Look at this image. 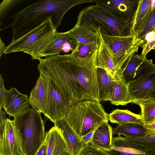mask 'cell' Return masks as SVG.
<instances>
[{
	"label": "cell",
	"instance_id": "obj_4",
	"mask_svg": "<svg viewBox=\"0 0 155 155\" xmlns=\"http://www.w3.org/2000/svg\"><path fill=\"white\" fill-rule=\"evenodd\" d=\"M64 118L80 140L109 120V115L100 102L91 100H83L74 105Z\"/></svg>",
	"mask_w": 155,
	"mask_h": 155
},
{
	"label": "cell",
	"instance_id": "obj_21",
	"mask_svg": "<svg viewBox=\"0 0 155 155\" xmlns=\"http://www.w3.org/2000/svg\"><path fill=\"white\" fill-rule=\"evenodd\" d=\"M68 31L78 42L99 47L100 39L97 32L94 31L86 26L76 24Z\"/></svg>",
	"mask_w": 155,
	"mask_h": 155
},
{
	"label": "cell",
	"instance_id": "obj_34",
	"mask_svg": "<svg viewBox=\"0 0 155 155\" xmlns=\"http://www.w3.org/2000/svg\"><path fill=\"white\" fill-rule=\"evenodd\" d=\"M48 145V139L46 136L44 143L35 155H47Z\"/></svg>",
	"mask_w": 155,
	"mask_h": 155
},
{
	"label": "cell",
	"instance_id": "obj_6",
	"mask_svg": "<svg viewBox=\"0 0 155 155\" xmlns=\"http://www.w3.org/2000/svg\"><path fill=\"white\" fill-rule=\"evenodd\" d=\"M56 29L50 18L18 39L12 40L6 46L4 54L21 51L30 54L32 60H39L54 38Z\"/></svg>",
	"mask_w": 155,
	"mask_h": 155
},
{
	"label": "cell",
	"instance_id": "obj_15",
	"mask_svg": "<svg viewBox=\"0 0 155 155\" xmlns=\"http://www.w3.org/2000/svg\"><path fill=\"white\" fill-rule=\"evenodd\" d=\"M54 126L61 132L67 144L70 155H79L87 145L81 141L64 117L56 120Z\"/></svg>",
	"mask_w": 155,
	"mask_h": 155
},
{
	"label": "cell",
	"instance_id": "obj_8",
	"mask_svg": "<svg viewBox=\"0 0 155 155\" xmlns=\"http://www.w3.org/2000/svg\"><path fill=\"white\" fill-rule=\"evenodd\" d=\"M47 92V104L44 114L54 123L64 117L74 105L61 92L58 86L50 78L41 72Z\"/></svg>",
	"mask_w": 155,
	"mask_h": 155
},
{
	"label": "cell",
	"instance_id": "obj_24",
	"mask_svg": "<svg viewBox=\"0 0 155 155\" xmlns=\"http://www.w3.org/2000/svg\"><path fill=\"white\" fill-rule=\"evenodd\" d=\"M155 8V0H140L133 22L134 34L135 35L142 28Z\"/></svg>",
	"mask_w": 155,
	"mask_h": 155
},
{
	"label": "cell",
	"instance_id": "obj_7",
	"mask_svg": "<svg viewBox=\"0 0 155 155\" xmlns=\"http://www.w3.org/2000/svg\"><path fill=\"white\" fill-rule=\"evenodd\" d=\"M100 33L117 72L123 64L138 51L139 47L136 42L135 35L120 36Z\"/></svg>",
	"mask_w": 155,
	"mask_h": 155
},
{
	"label": "cell",
	"instance_id": "obj_38",
	"mask_svg": "<svg viewBox=\"0 0 155 155\" xmlns=\"http://www.w3.org/2000/svg\"><path fill=\"white\" fill-rule=\"evenodd\" d=\"M0 57H1L2 54H4L6 46H5L4 43L2 41L0 38Z\"/></svg>",
	"mask_w": 155,
	"mask_h": 155
},
{
	"label": "cell",
	"instance_id": "obj_28",
	"mask_svg": "<svg viewBox=\"0 0 155 155\" xmlns=\"http://www.w3.org/2000/svg\"><path fill=\"white\" fill-rule=\"evenodd\" d=\"M138 47L142 48L140 56H146L151 50L155 49V26L137 43Z\"/></svg>",
	"mask_w": 155,
	"mask_h": 155
},
{
	"label": "cell",
	"instance_id": "obj_1",
	"mask_svg": "<svg viewBox=\"0 0 155 155\" xmlns=\"http://www.w3.org/2000/svg\"><path fill=\"white\" fill-rule=\"evenodd\" d=\"M97 50L83 58L71 54L49 56L39 60L38 69L51 79L74 105L85 100L100 101L97 78Z\"/></svg>",
	"mask_w": 155,
	"mask_h": 155
},
{
	"label": "cell",
	"instance_id": "obj_40",
	"mask_svg": "<svg viewBox=\"0 0 155 155\" xmlns=\"http://www.w3.org/2000/svg\"><path fill=\"white\" fill-rule=\"evenodd\" d=\"M66 155H70L69 153H68V154H67Z\"/></svg>",
	"mask_w": 155,
	"mask_h": 155
},
{
	"label": "cell",
	"instance_id": "obj_16",
	"mask_svg": "<svg viewBox=\"0 0 155 155\" xmlns=\"http://www.w3.org/2000/svg\"><path fill=\"white\" fill-rule=\"evenodd\" d=\"M128 88L132 97L135 101L150 99L155 89V72L130 83Z\"/></svg>",
	"mask_w": 155,
	"mask_h": 155
},
{
	"label": "cell",
	"instance_id": "obj_27",
	"mask_svg": "<svg viewBox=\"0 0 155 155\" xmlns=\"http://www.w3.org/2000/svg\"><path fill=\"white\" fill-rule=\"evenodd\" d=\"M134 103L138 104L141 108L140 115L144 125L155 120V100L149 99L136 101Z\"/></svg>",
	"mask_w": 155,
	"mask_h": 155
},
{
	"label": "cell",
	"instance_id": "obj_11",
	"mask_svg": "<svg viewBox=\"0 0 155 155\" xmlns=\"http://www.w3.org/2000/svg\"><path fill=\"white\" fill-rule=\"evenodd\" d=\"M107 151L111 155H155V151L138 141L121 135L113 137L111 148Z\"/></svg>",
	"mask_w": 155,
	"mask_h": 155
},
{
	"label": "cell",
	"instance_id": "obj_14",
	"mask_svg": "<svg viewBox=\"0 0 155 155\" xmlns=\"http://www.w3.org/2000/svg\"><path fill=\"white\" fill-rule=\"evenodd\" d=\"M77 45V41L68 31L64 32L57 31L41 57L59 55L61 51L65 49L71 50L72 52L75 50Z\"/></svg>",
	"mask_w": 155,
	"mask_h": 155
},
{
	"label": "cell",
	"instance_id": "obj_39",
	"mask_svg": "<svg viewBox=\"0 0 155 155\" xmlns=\"http://www.w3.org/2000/svg\"><path fill=\"white\" fill-rule=\"evenodd\" d=\"M150 99L155 100V89L152 93Z\"/></svg>",
	"mask_w": 155,
	"mask_h": 155
},
{
	"label": "cell",
	"instance_id": "obj_31",
	"mask_svg": "<svg viewBox=\"0 0 155 155\" xmlns=\"http://www.w3.org/2000/svg\"><path fill=\"white\" fill-rule=\"evenodd\" d=\"M132 138L155 151V133L147 134L143 137Z\"/></svg>",
	"mask_w": 155,
	"mask_h": 155
},
{
	"label": "cell",
	"instance_id": "obj_3",
	"mask_svg": "<svg viewBox=\"0 0 155 155\" xmlns=\"http://www.w3.org/2000/svg\"><path fill=\"white\" fill-rule=\"evenodd\" d=\"M76 24L86 26L102 35L125 36L134 35L133 22L118 18L96 5L81 11Z\"/></svg>",
	"mask_w": 155,
	"mask_h": 155
},
{
	"label": "cell",
	"instance_id": "obj_2",
	"mask_svg": "<svg viewBox=\"0 0 155 155\" xmlns=\"http://www.w3.org/2000/svg\"><path fill=\"white\" fill-rule=\"evenodd\" d=\"M93 0H44L28 5L11 17L12 40L17 39L41 25L50 18L57 28L63 16L73 7Z\"/></svg>",
	"mask_w": 155,
	"mask_h": 155
},
{
	"label": "cell",
	"instance_id": "obj_18",
	"mask_svg": "<svg viewBox=\"0 0 155 155\" xmlns=\"http://www.w3.org/2000/svg\"><path fill=\"white\" fill-rule=\"evenodd\" d=\"M48 140L47 155H66L67 144L60 130L54 126L46 133Z\"/></svg>",
	"mask_w": 155,
	"mask_h": 155
},
{
	"label": "cell",
	"instance_id": "obj_26",
	"mask_svg": "<svg viewBox=\"0 0 155 155\" xmlns=\"http://www.w3.org/2000/svg\"><path fill=\"white\" fill-rule=\"evenodd\" d=\"M109 120L118 125L130 123L144 124L140 115L134 114L128 110L117 109L109 114Z\"/></svg>",
	"mask_w": 155,
	"mask_h": 155
},
{
	"label": "cell",
	"instance_id": "obj_22",
	"mask_svg": "<svg viewBox=\"0 0 155 155\" xmlns=\"http://www.w3.org/2000/svg\"><path fill=\"white\" fill-rule=\"evenodd\" d=\"M116 78L117 83L110 101L111 103L116 106L134 103L135 101L130 95L128 84L125 83L120 73H117Z\"/></svg>",
	"mask_w": 155,
	"mask_h": 155
},
{
	"label": "cell",
	"instance_id": "obj_25",
	"mask_svg": "<svg viewBox=\"0 0 155 155\" xmlns=\"http://www.w3.org/2000/svg\"><path fill=\"white\" fill-rule=\"evenodd\" d=\"M147 130L144 125L137 123H130L117 125L113 129L112 135H123L131 138L144 137Z\"/></svg>",
	"mask_w": 155,
	"mask_h": 155
},
{
	"label": "cell",
	"instance_id": "obj_12",
	"mask_svg": "<svg viewBox=\"0 0 155 155\" xmlns=\"http://www.w3.org/2000/svg\"><path fill=\"white\" fill-rule=\"evenodd\" d=\"M0 155H24L13 121L9 118L0 132Z\"/></svg>",
	"mask_w": 155,
	"mask_h": 155
},
{
	"label": "cell",
	"instance_id": "obj_5",
	"mask_svg": "<svg viewBox=\"0 0 155 155\" xmlns=\"http://www.w3.org/2000/svg\"><path fill=\"white\" fill-rule=\"evenodd\" d=\"M13 121L24 155H35L46 137L41 112L30 108L23 114L14 117Z\"/></svg>",
	"mask_w": 155,
	"mask_h": 155
},
{
	"label": "cell",
	"instance_id": "obj_20",
	"mask_svg": "<svg viewBox=\"0 0 155 155\" xmlns=\"http://www.w3.org/2000/svg\"><path fill=\"white\" fill-rule=\"evenodd\" d=\"M28 99L32 108L45 114L47 104V92L44 82L41 75L31 90Z\"/></svg>",
	"mask_w": 155,
	"mask_h": 155
},
{
	"label": "cell",
	"instance_id": "obj_19",
	"mask_svg": "<svg viewBox=\"0 0 155 155\" xmlns=\"http://www.w3.org/2000/svg\"><path fill=\"white\" fill-rule=\"evenodd\" d=\"M108 122H104L95 130L89 143L93 147L107 151L111 148L113 137V128Z\"/></svg>",
	"mask_w": 155,
	"mask_h": 155
},
{
	"label": "cell",
	"instance_id": "obj_9",
	"mask_svg": "<svg viewBox=\"0 0 155 155\" xmlns=\"http://www.w3.org/2000/svg\"><path fill=\"white\" fill-rule=\"evenodd\" d=\"M119 71L127 84L155 72V64L147 56L132 55L122 65Z\"/></svg>",
	"mask_w": 155,
	"mask_h": 155
},
{
	"label": "cell",
	"instance_id": "obj_23",
	"mask_svg": "<svg viewBox=\"0 0 155 155\" xmlns=\"http://www.w3.org/2000/svg\"><path fill=\"white\" fill-rule=\"evenodd\" d=\"M97 32L99 36L100 45L97 55V68L104 70L108 74L116 78L117 72L115 65L104 44L100 33Z\"/></svg>",
	"mask_w": 155,
	"mask_h": 155
},
{
	"label": "cell",
	"instance_id": "obj_13",
	"mask_svg": "<svg viewBox=\"0 0 155 155\" xmlns=\"http://www.w3.org/2000/svg\"><path fill=\"white\" fill-rule=\"evenodd\" d=\"M28 96L20 93L14 87L7 90L3 108L10 117H15L28 110L30 105Z\"/></svg>",
	"mask_w": 155,
	"mask_h": 155
},
{
	"label": "cell",
	"instance_id": "obj_30",
	"mask_svg": "<svg viewBox=\"0 0 155 155\" xmlns=\"http://www.w3.org/2000/svg\"><path fill=\"white\" fill-rule=\"evenodd\" d=\"M155 26V8L151 11L149 16L140 29L135 34L136 43Z\"/></svg>",
	"mask_w": 155,
	"mask_h": 155
},
{
	"label": "cell",
	"instance_id": "obj_32",
	"mask_svg": "<svg viewBox=\"0 0 155 155\" xmlns=\"http://www.w3.org/2000/svg\"><path fill=\"white\" fill-rule=\"evenodd\" d=\"M79 155H111L107 151L88 144Z\"/></svg>",
	"mask_w": 155,
	"mask_h": 155
},
{
	"label": "cell",
	"instance_id": "obj_33",
	"mask_svg": "<svg viewBox=\"0 0 155 155\" xmlns=\"http://www.w3.org/2000/svg\"><path fill=\"white\" fill-rule=\"evenodd\" d=\"M7 90L4 85V80L1 76L0 75V110L3 108L4 99Z\"/></svg>",
	"mask_w": 155,
	"mask_h": 155
},
{
	"label": "cell",
	"instance_id": "obj_37",
	"mask_svg": "<svg viewBox=\"0 0 155 155\" xmlns=\"http://www.w3.org/2000/svg\"><path fill=\"white\" fill-rule=\"evenodd\" d=\"M144 126L147 130L146 135L155 133V120L149 123L144 124Z\"/></svg>",
	"mask_w": 155,
	"mask_h": 155
},
{
	"label": "cell",
	"instance_id": "obj_35",
	"mask_svg": "<svg viewBox=\"0 0 155 155\" xmlns=\"http://www.w3.org/2000/svg\"><path fill=\"white\" fill-rule=\"evenodd\" d=\"M5 113L2 109L0 110V132H2L4 130L7 118L6 117Z\"/></svg>",
	"mask_w": 155,
	"mask_h": 155
},
{
	"label": "cell",
	"instance_id": "obj_10",
	"mask_svg": "<svg viewBox=\"0 0 155 155\" xmlns=\"http://www.w3.org/2000/svg\"><path fill=\"white\" fill-rule=\"evenodd\" d=\"M140 0H94L98 5L114 16L133 22Z\"/></svg>",
	"mask_w": 155,
	"mask_h": 155
},
{
	"label": "cell",
	"instance_id": "obj_36",
	"mask_svg": "<svg viewBox=\"0 0 155 155\" xmlns=\"http://www.w3.org/2000/svg\"><path fill=\"white\" fill-rule=\"evenodd\" d=\"M94 132L91 131L82 137L81 139V141L86 145L89 144L92 140Z\"/></svg>",
	"mask_w": 155,
	"mask_h": 155
},
{
	"label": "cell",
	"instance_id": "obj_17",
	"mask_svg": "<svg viewBox=\"0 0 155 155\" xmlns=\"http://www.w3.org/2000/svg\"><path fill=\"white\" fill-rule=\"evenodd\" d=\"M97 78L99 92V101H110L117 79L112 77L104 70L97 69Z\"/></svg>",
	"mask_w": 155,
	"mask_h": 155
},
{
	"label": "cell",
	"instance_id": "obj_29",
	"mask_svg": "<svg viewBox=\"0 0 155 155\" xmlns=\"http://www.w3.org/2000/svg\"><path fill=\"white\" fill-rule=\"evenodd\" d=\"M95 46L86 45L77 42V47L71 53L73 55L81 58H86L90 57L98 48Z\"/></svg>",
	"mask_w": 155,
	"mask_h": 155
}]
</instances>
